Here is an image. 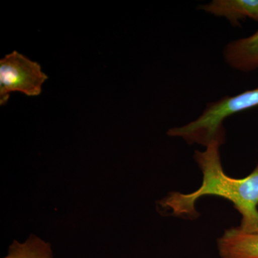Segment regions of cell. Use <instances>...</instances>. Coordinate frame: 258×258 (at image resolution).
Listing matches in <instances>:
<instances>
[{
    "mask_svg": "<svg viewBox=\"0 0 258 258\" xmlns=\"http://www.w3.org/2000/svg\"><path fill=\"white\" fill-rule=\"evenodd\" d=\"M217 249L221 258H258V230L227 229L217 240Z\"/></svg>",
    "mask_w": 258,
    "mask_h": 258,
    "instance_id": "cell-4",
    "label": "cell"
},
{
    "mask_svg": "<svg viewBox=\"0 0 258 258\" xmlns=\"http://www.w3.org/2000/svg\"><path fill=\"white\" fill-rule=\"evenodd\" d=\"M227 63L249 72L258 69V30L252 35L227 44L223 51Z\"/></svg>",
    "mask_w": 258,
    "mask_h": 258,
    "instance_id": "cell-5",
    "label": "cell"
},
{
    "mask_svg": "<svg viewBox=\"0 0 258 258\" xmlns=\"http://www.w3.org/2000/svg\"><path fill=\"white\" fill-rule=\"evenodd\" d=\"M4 258H52L50 244L35 235H30L26 242L15 240L10 246L9 253Z\"/></svg>",
    "mask_w": 258,
    "mask_h": 258,
    "instance_id": "cell-7",
    "label": "cell"
},
{
    "mask_svg": "<svg viewBox=\"0 0 258 258\" xmlns=\"http://www.w3.org/2000/svg\"><path fill=\"white\" fill-rule=\"evenodd\" d=\"M48 76L38 62L13 51L0 60V105L8 103L10 93L19 91L28 96H37Z\"/></svg>",
    "mask_w": 258,
    "mask_h": 258,
    "instance_id": "cell-3",
    "label": "cell"
},
{
    "mask_svg": "<svg viewBox=\"0 0 258 258\" xmlns=\"http://www.w3.org/2000/svg\"><path fill=\"white\" fill-rule=\"evenodd\" d=\"M258 106V88L234 96L208 103L205 111L197 119L182 126L169 129L170 137H180L189 144L208 146L225 142L224 120L231 115Z\"/></svg>",
    "mask_w": 258,
    "mask_h": 258,
    "instance_id": "cell-2",
    "label": "cell"
},
{
    "mask_svg": "<svg viewBox=\"0 0 258 258\" xmlns=\"http://www.w3.org/2000/svg\"><path fill=\"white\" fill-rule=\"evenodd\" d=\"M220 146L212 144L204 152L195 151V160L203 173L200 187L189 194L172 191L159 202L171 215L195 220L200 216L195 208L204 196L220 197L228 200L242 216L239 227L244 231L258 230V163L253 171L244 178L231 177L222 167Z\"/></svg>",
    "mask_w": 258,
    "mask_h": 258,
    "instance_id": "cell-1",
    "label": "cell"
},
{
    "mask_svg": "<svg viewBox=\"0 0 258 258\" xmlns=\"http://www.w3.org/2000/svg\"><path fill=\"white\" fill-rule=\"evenodd\" d=\"M199 8L215 16L227 18L234 27H240V20L245 18L258 23V0H213Z\"/></svg>",
    "mask_w": 258,
    "mask_h": 258,
    "instance_id": "cell-6",
    "label": "cell"
}]
</instances>
